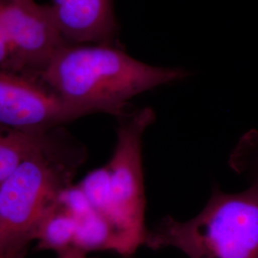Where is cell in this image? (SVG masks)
<instances>
[{
  "label": "cell",
  "mask_w": 258,
  "mask_h": 258,
  "mask_svg": "<svg viewBox=\"0 0 258 258\" xmlns=\"http://www.w3.org/2000/svg\"><path fill=\"white\" fill-rule=\"evenodd\" d=\"M51 132L30 134L0 125V183L25 158L40 148Z\"/></svg>",
  "instance_id": "9"
},
{
  "label": "cell",
  "mask_w": 258,
  "mask_h": 258,
  "mask_svg": "<svg viewBox=\"0 0 258 258\" xmlns=\"http://www.w3.org/2000/svg\"><path fill=\"white\" fill-rule=\"evenodd\" d=\"M187 76L184 68L142 62L120 44L67 43L40 79L82 117L105 113L119 118L134 97Z\"/></svg>",
  "instance_id": "1"
},
{
  "label": "cell",
  "mask_w": 258,
  "mask_h": 258,
  "mask_svg": "<svg viewBox=\"0 0 258 258\" xmlns=\"http://www.w3.org/2000/svg\"><path fill=\"white\" fill-rule=\"evenodd\" d=\"M0 68L19 72L9 41L0 20ZM20 73V72H19Z\"/></svg>",
  "instance_id": "11"
},
{
  "label": "cell",
  "mask_w": 258,
  "mask_h": 258,
  "mask_svg": "<svg viewBox=\"0 0 258 258\" xmlns=\"http://www.w3.org/2000/svg\"><path fill=\"white\" fill-rule=\"evenodd\" d=\"M118 119L116 144L105 166L108 204L105 219L115 238L114 251L132 255L144 245L146 194L143 171V138L155 120L150 107H132Z\"/></svg>",
  "instance_id": "4"
},
{
  "label": "cell",
  "mask_w": 258,
  "mask_h": 258,
  "mask_svg": "<svg viewBox=\"0 0 258 258\" xmlns=\"http://www.w3.org/2000/svg\"><path fill=\"white\" fill-rule=\"evenodd\" d=\"M144 246L175 249L187 258H258V187L235 194L214 187L191 219L166 215L148 229Z\"/></svg>",
  "instance_id": "3"
},
{
  "label": "cell",
  "mask_w": 258,
  "mask_h": 258,
  "mask_svg": "<svg viewBox=\"0 0 258 258\" xmlns=\"http://www.w3.org/2000/svg\"><path fill=\"white\" fill-rule=\"evenodd\" d=\"M0 258H4L2 256V254H1V253H0Z\"/></svg>",
  "instance_id": "13"
},
{
  "label": "cell",
  "mask_w": 258,
  "mask_h": 258,
  "mask_svg": "<svg viewBox=\"0 0 258 258\" xmlns=\"http://www.w3.org/2000/svg\"><path fill=\"white\" fill-rule=\"evenodd\" d=\"M80 118L40 78L0 68V125L44 134Z\"/></svg>",
  "instance_id": "5"
},
{
  "label": "cell",
  "mask_w": 258,
  "mask_h": 258,
  "mask_svg": "<svg viewBox=\"0 0 258 258\" xmlns=\"http://www.w3.org/2000/svg\"><path fill=\"white\" fill-rule=\"evenodd\" d=\"M229 165L250 186L258 187V131L251 130L240 138L231 151Z\"/></svg>",
  "instance_id": "10"
},
{
  "label": "cell",
  "mask_w": 258,
  "mask_h": 258,
  "mask_svg": "<svg viewBox=\"0 0 258 258\" xmlns=\"http://www.w3.org/2000/svg\"><path fill=\"white\" fill-rule=\"evenodd\" d=\"M77 219L59 202L49 212L37 231L38 249L54 251L55 254L74 248Z\"/></svg>",
  "instance_id": "8"
},
{
  "label": "cell",
  "mask_w": 258,
  "mask_h": 258,
  "mask_svg": "<svg viewBox=\"0 0 258 258\" xmlns=\"http://www.w3.org/2000/svg\"><path fill=\"white\" fill-rule=\"evenodd\" d=\"M87 159L82 143L62 127L25 158L0 183V253L26 258L47 214Z\"/></svg>",
  "instance_id": "2"
},
{
  "label": "cell",
  "mask_w": 258,
  "mask_h": 258,
  "mask_svg": "<svg viewBox=\"0 0 258 258\" xmlns=\"http://www.w3.org/2000/svg\"><path fill=\"white\" fill-rule=\"evenodd\" d=\"M51 16L70 44H120L114 0H52Z\"/></svg>",
  "instance_id": "7"
},
{
  "label": "cell",
  "mask_w": 258,
  "mask_h": 258,
  "mask_svg": "<svg viewBox=\"0 0 258 258\" xmlns=\"http://www.w3.org/2000/svg\"><path fill=\"white\" fill-rule=\"evenodd\" d=\"M56 258H93L88 255V253L84 252L77 248H69L56 253Z\"/></svg>",
  "instance_id": "12"
},
{
  "label": "cell",
  "mask_w": 258,
  "mask_h": 258,
  "mask_svg": "<svg viewBox=\"0 0 258 258\" xmlns=\"http://www.w3.org/2000/svg\"><path fill=\"white\" fill-rule=\"evenodd\" d=\"M0 20L20 73L40 78L67 42L48 5L35 0H0Z\"/></svg>",
  "instance_id": "6"
}]
</instances>
